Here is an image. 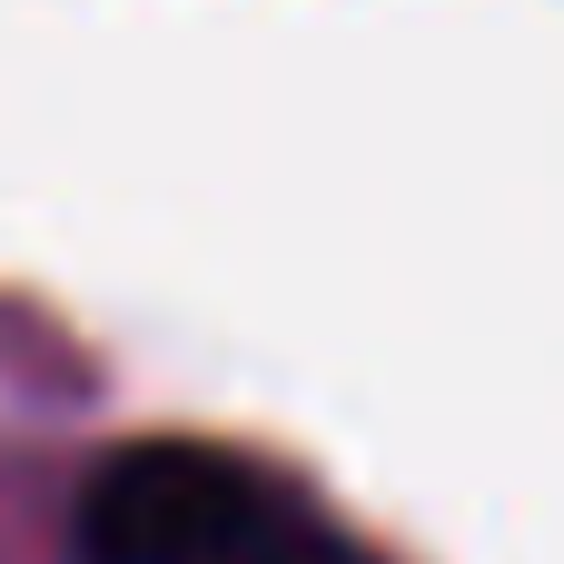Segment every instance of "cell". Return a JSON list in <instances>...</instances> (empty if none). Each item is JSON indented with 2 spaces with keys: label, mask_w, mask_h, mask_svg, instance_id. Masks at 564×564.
<instances>
[{
  "label": "cell",
  "mask_w": 564,
  "mask_h": 564,
  "mask_svg": "<svg viewBox=\"0 0 564 564\" xmlns=\"http://www.w3.org/2000/svg\"><path fill=\"white\" fill-rule=\"evenodd\" d=\"M337 545L347 535L317 525L248 456L149 436L89 476L69 564H307V555H337Z\"/></svg>",
  "instance_id": "cell-1"
},
{
  "label": "cell",
  "mask_w": 564,
  "mask_h": 564,
  "mask_svg": "<svg viewBox=\"0 0 564 564\" xmlns=\"http://www.w3.org/2000/svg\"><path fill=\"white\" fill-rule=\"evenodd\" d=\"M307 564H367V555H347V545H337V555H307Z\"/></svg>",
  "instance_id": "cell-2"
}]
</instances>
